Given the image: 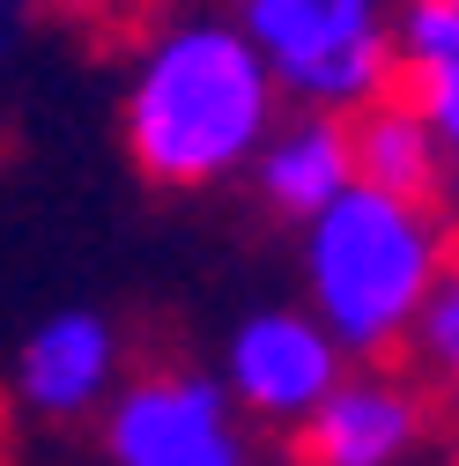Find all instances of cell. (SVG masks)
Returning <instances> with one entry per match:
<instances>
[{
    "label": "cell",
    "mask_w": 459,
    "mask_h": 466,
    "mask_svg": "<svg viewBox=\"0 0 459 466\" xmlns=\"http://www.w3.org/2000/svg\"><path fill=\"white\" fill-rule=\"evenodd\" d=\"M267 127V60L260 45L193 23L170 30L127 96V148L156 186H208L245 163Z\"/></svg>",
    "instance_id": "obj_1"
},
{
    "label": "cell",
    "mask_w": 459,
    "mask_h": 466,
    "mask_svg": "<svg viewBox=\"0 0 459 466\" xmlns=\"http://www.w3.org/2000/svg\"><path fill=\"white\" fill-rule=\"evenodd\" d=\"M437 281V238L393 193L349 186L311 215V297L333 348H393Z\"/></svg>",
    "instance_id": "obj_2"
},
{
    "label": "cell",
    "mask_w": 459,
    "mask_h": 466,
    "mask_svg": "<svg viewBox=\"0 0 459 466\" xmlns=\"http://www.w3.org/2000/svg\"><path fill=\"white\" fill-rule=\"evenodd\" d=\"M260 60L311 104H363L385 82L378 0H245Z\"/></svg>",
    "instance_id": "obj_3"
},
{
    "label": "cell",
    "mask_w": 459,
    "mask_h": 466,
    "mask_svg": "<svg viewBox=\"0 0 459 466\" xmlns=\"http://www.w3.org/2000/svg\"><path fill=\"white\" fill-rule=\"evenodd\" d=\"M111 459L119 466H238L222 392L200 378H141L111 407Z\"/></svg>",
    "instance_id": "obj_4"
},
{
    "label": "cell",
    "mask_w": 459,
    "mask_h": 466,
    "mask_svg": "<svg viewBox=\"0 0 459 466\" xmlns=\"http://www.w3.org/2000/svg\"><path fill=\"white\" fill-rule=\"evenodd\" d=\"M230 385H238L260 415H311L341 385V348L326 326L297 311H260L230 340Z\"/></svg>",
    "instance_id": "obj_5"
},
{
    "label": "cell",
    "mask_w": 459,
    "mask_h": 466,
    "mask_svg": "<svg viewBox=\"0 0 459 466\" xmlns=\"http://www.w3.org/2000/svg\"><path fill=\"white\" fill-rule=\"evenodd\" d=\"M415 444V400L385 378H349L311 407L304 459L311 466H393Z\"/></svg>",
    "instance_id": "obj_6"
},
{
    "label": "cell",
    "mask_w": 459,
    "mask_h": 466,
    "mask_svg": "<svg viewBox=\"0 0 459 466\" xmlns=\"http://www.w3.org/2000/svg\"><path fill=\"white\" fill-rule=\"evenodd\" d=\"M111 363H119L111 326L97 311H60L23 348V400L45 407V415H82V407L111 385Z\"/></svg>",
    "instance_id": "obj_7"
},
{
    "label": "cell",
    "mask_w": 459,
    "mask_h": 466,
    "mask_svg": "<svg viewBox=\"0 0 459 466\" xmlns=\"http://www.w3.org/2000/svg\"><path fill=\"white\" fill-rule=\"evenodd\" d=\"M349 163H356V186H371V193H393V200L423 208V200H430V186H437L430 119H423L408 96L371 104L363 119L349 127Z\"/></svg>",
    "instance_id": "obj_8"
},
{
    "label": "cell",
    "mask_w": 459,
    "mask_h": 466,
    "mask_svg": "<svg viewBox=\"0 0 459 466\" xmlns=\"http://www.w3.org/2000/svg\"><path fill=\"white\" fill-rule=\"evenodd\" d=\"M260 186L281 215H319L326 200H341L356 186V163H349V127L341 119H304L290 127L267 156H260Z\"/></svg>",
    "instance_id": "obj_9"
},
{
    "label": "cell",
    "mask_w": 459,
    "mask_h": 466,
    "mask_svg": "<svg viewBox=\"0 0 459 466\" xmlns=\"http://www.w3.org/2000/svg\"><path fill=\"white\" fill-rule=\"evenodd\" d=\"M400 60H408V104L430 119L437 141L459 148V8L444 0H415L408 30H400Z\"/></svg>",
    "instance_id": "obj_10"
},
{
    "label": "cell",
    "mask_w": 459,
    "mask_h": 466,
    "mask_svg": "<svg viewBox=\"0 0 459 466\" xmlns=\"http://www.w3.org/2000/svg\"><path fill=\"white\" fill-rule=\"evenodd\" d=\"M415 333H423V348H430L444 370H459V259L437 267L430 297H423V311H415Z\"/></svg>",
    "instance_id": "obj_11"
},
{
    "label": "cell",
    "mask_w": 459,
    "mask_h": 466,
    "mask_svg": "<svg viewBox=\"0 0 459 466\" xmlns=\"http://www.w3.org/2000/svg\"><path fill=\"white\" fill-rule=\"evenodd\" d=\"M444 8H459V0H444Z\"/></svg>",
    "instance_id": "obj_12"
}]
</instances>
